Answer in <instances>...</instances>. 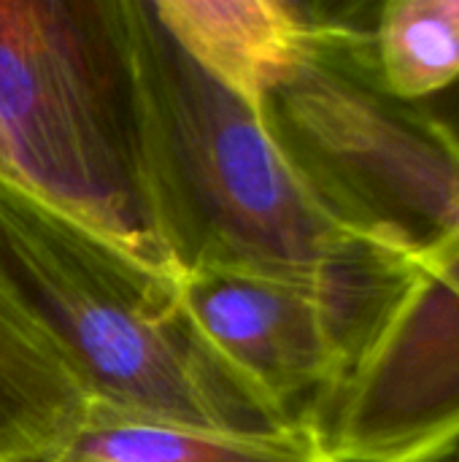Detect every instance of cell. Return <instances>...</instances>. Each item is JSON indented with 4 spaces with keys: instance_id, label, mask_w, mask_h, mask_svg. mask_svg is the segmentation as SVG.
I'll return each mask as SVG.
<instances>
[{
    "instance_id": "obj_1",
    "label": "cell",
    "mask_w": 459,
    "mask_h": 462,
    "mask_svg": "<svg viewBox=\"0 0 459 462\" xmlns=\"http://www.w3.org/2000/svg\"><path fill=\"white\" fill-rule=\"evenodd\" d=\"M122 14L141 184L165 265L176 276L235 271L317 290L365 352L411 263L341 230L295 176L260 108L203 70L149 0H122Z\"/></svg>"
},
{
    "instance_id": "obj_2",
    "label": "cell",
    "mask_w": 459,
    "mask_h": 462,
    "mask_svg": "<svg viewBox=\"0 0 459 462\" xmlns=\"http://www.w3.org/2000/svg\"><path fill=\"white\" fill-rule=\"evenodd\" d=\"M0 290L89 403L230 433L300 428L208 344L170 268L3 179Z\"/></svg>"
},
{
    "instance_id": "obj_3",
    "label": "cell",
    "mask_w": 459,
    "mask_h": 462,
    "mask_svg": "<svg viewBox=\"0 0 459 462\" xmlns=\"http://www.w3.org/2000/svg\"><path fill=\"white\" fill-rule=\"evenodd\" d=\"M373 8L314 3L308 32L257 108L341 230L414 263L459 236V138L379 79Z\"/></svg>"
},
{
    "instance_id": "obj_4",
    "label": "cell",
    "mask_w": 459,
    "mask_h": 462,
    "mask_svg": "<svg viewBox=\"0 0 459 462\" xmlns=\"http://www.w3.org/2000/svg\"><path fill=\"white\" fill-rule=\"evenodd\" d=\"M0 179L165 265L122 0H0Z\"/></svg>"
},
{
    "instance_id": "obj_5",
    "label": "cell",
    "mask_w": 459,
    "mask_h": 462,
    "mask_svg": "<svg viewBox=\"0 0 459 462\" xmlns=\"http://www.w3.org/2000/svg\"><path fill=\"white\" fill-rule=\"evenodd\" d=\"M325 439L338 462H438L459 447V236L411 263Z\"/></svg>"
},
{
    "instance_id": "obj_6",
    "label": "cell",
    "mask_w": 459,
    "mask_h": 462,
    "mask_svg": "<svg viewBox=\"0 0 459 462\" xmlns=\"http://www.w3.org/2000/svg\"><path fill=\"white\" fill-rule=\"evenodd\" d=\"M179 282L208 344L289 425L325 433L363 352L338 309L317 290L273 276L203 271Z\"/></svg>"
},
{
    "instance_id": "obj_7",
    "label": "cell",
    "mask_w": 459,
    "mask_h": 462,
    "mask_svg": "<svg viewBox=\"0 0 459 462\" xmlns=\"http://www.w3.org/2000/svg\"><path fill=\"white\" fill-rule=\"evenodd\" d=\"M151 5L179 46L252 106L314 19V3L289 0H151Z\"/></svg>"
},
{
    "instance_id": "obj_8",
    "label": "cell",
    "mask_w": 459,
    "mask_h": 462,
    "mask_svg": "<svg viewBox=\"0 0 459 462\" xmlns=\"http://www.w3.org/2000/svg\"><path fill=\"white\" fill-rule=\"evenodd\" d=\"M54 462H338L319 428L230 433L89 403Z\"/></svg>"
},
{
    "instance_id": "obj_9",
    "label": "cell",
    "mask_w": 459,
    "mask_h": 462,
    "mask_svg": "<svg viewBox=\"0 0 459 462\" xmlns=\"http://www.w3.org/2000/svg\"><path fill=\"white\" fill-rule=\"evenodd\" d=\"M89 398L0 290V462H54Z\"/></svg>"
},
{
    "instance_id": "obj_10",
    "label": "cell",
    "mask_w": 459,
    "mask_h": 462,
    "mask_svg": "<svg viewBox=\"0 0 459 462\" xmlns=\"http://www.w3.org/2000/svg\"><path fill=\"white\" fill-rule=\"evenodd\" d=\"M371 49L384 87L425 103L459 79V0H387L373 8Z\"/></svg>"
},
{
    "instance_id": "obj_11",
    "label": "cell",
    "mask_w": 459,
    "mask_h": 462,
    "mask_svg": "<svg viewBox=\"0 0 459 462\" xmlns=\"http://www.w3.org/2000/svg\"><path fill=\"white\" fill-rule=\"evenodd\" d=\"M422 106H425V108L449 130V133H454L459 138V79L449 87V89H444L441 95L425 100Z\"/></svg>"
},
{
    "instance_id": "obj_12",
    "label": "cell",
    "mask_w": 459,
    "mask_h": 462,
    "mask_svg": "<svg viewBox=\"0 0 459 462\" xmlns=\"http://www.w3.org/2000/svg\"><path fill=\"white\" fill-rule=\"evenodd\" d=\"M438 462H459V447L454 449V452H449V455H446L444 460H438Z\"/></svg>"
}]
</instances>
